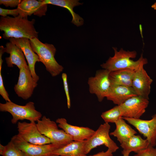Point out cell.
<instances>
[{
  "instance_id": "cell-1",
  "label": "cell",
  "mask_w": 156,
  "mask_h": 156,
  "mask_svg": "<svg viewBox=\"0 0 156 156\" xmlns=\"http://www.w3.org/2000/svg\"><path fill=\"white\" fill-rule=\"evenodd\" d=\"M35 21H29L27 18L18 15L16 17L8 16H1L0 19V30L3 31V38L5 39L10 38H25L30 39L38 38V32L34 27Z\"/></svg>"
},
{
  "instance_id": "cell-2",
  "label": "cell",
  "mask_w": 156,
  "mask_h": 156,
  "mask_svg": "<svg viewBox=\"0 0 156 156\" xmlns=\"http://www.w3.org/2000/svg\"><path fill=\"white\" fill-rule=\"evenodd\" d=\"M113 49L114 52V56L110 57L105 63L101 65L103 69L110 72L125 69L135 71L148 63L147 60L143 57L142 54L137 61L131 59L136 57L137 53L135 51H127L122 48L118 51L116 47H113Z\"/></svg>"
},
{
  "instance_id": "cell-3",
  "label": "cell",
  "mask_w": 156,
  "mask_h": 156,
  "mask_svg": "<svg viewBox=\"0 0 156 156\" xmlns=\"http://www.w3.org/2000/svg\"><path fill=\"white\" fill-rule=\"evenodd\" d=\"M29 41L32 49L38 55L47 70L53 77L59 75L64 68L55 58L56 49L54 46L52 44L42 43L37 38L30 39Z\"/></svg>"
},
{
  "instance_id": "cell-4",
  "label": "cell",
  "mask_w": 156,
  "mask_h": 156,
  "mask_svg": "<svg viewBox=\"0 0 156 156\" xmlns=\"http://www.w3.org/2000/svg\"><path fill=\"white\" fill-rule=\"evenodd\" d=\"M0 111L8 112L11 114V122L13 124L25 119L35 122L40 119L42 116L41 113L36 109L34 103L31 101L25 105H18L11 101L0 103Z\"/></svg>"
},
{
  "instance_id": "cell-5",
  "label": "cell",
  "mask_w": 156,
  "mask_h": 156,
  "mask_svg": "<svg viewBox=\"0 0 156 156\" xmlns=\"http://www.w3.org/2000/svg\"><path fill=\"white\" fill-rule=\"evenodd\" d=\"M40 133L50 139L51 143L64 146L73 141L72 138L62 130L58 129L56 122L45 116L37 121Z\"/></svg>"
},
{
  "instance_id": "cell-6",
  "label": "cell",
  "mask_w": 156,
  "mask_h": 156,
  "mask_svg": "<svg viewBox=\"0 0 156 156\" xmlns=\"http://www.w3.org/2000/svg\"><path fill=\"white\" fill-rule=\"evenodd\" d=\"M111 126L108 123L101 124L94 133L89 138L85 140V151L87 155L93 149L104 145L113 153L115 152L119 147L109 136Z\"/></svg>"
},
{
  "instance_id": "cell-7",
  "label": "cell",
  "mask_w": 156,
  "mask_h": 156,
  "mask_svg": "<svg viewBox=\"0 0 156 156\" xmlns=\"http://www.w3.org/2000/svg\"><path fill=\"white\" fill-rule=\"evenodd\" d=\"M10 141L23 153L24 156H51L54 151L63 146L52 143L33 144L26 142L17 135L13 136Z\"/></svg>"
},
{
  "instance_id": "cell-8",
  "label": "cell",
  "mask_w": 156,
  "mask_h": 156,
  "mask_svg": "<svg viewBox=\"0 0 156 156\" xmlns=\"http://www.w3.org/2000/svg\"><path fill=\"white\" fill-rule=\"evenodd\" d=\"M110 72L106 69L100 70L96 71L94 77L88 78L89 91L96 95L99 102L102 101L106 97L111 87Z\"/></svg>"
},
{
  "instance_id": "cell-9",
  "label": "cell",
  "mask_w": 156,
  "mask_h": 156,
  "mask_svg": "<svg viewBox=\"0 0 156 156\" xmlns=\"http://www.w3.org/2000/svg\"><path fill=\"white\" fill-rule=\"evenodd\" d=\"M17 128V135L27 142L38 145L51 143L50 139L40 133L35 122H19Z\"/></svg>"
},
{
  "instance_id": "cell-10",
  "label": "cell",
  "mask_w": 156,
  "mask_h": 156,
  "mask_svg": "<svg viewBox=\"0 0 156 156\" xmlns=\"http://www.w3.org/2000/svg\"><path fill=\"white\" fill-rule=\"evenodd\" d=\"M38 85L34 79L29 67L23 66L19 69L17 83L14 87L18 96L24 100L29 98Z\"/></svg>"
},
{
  "instance_id": "cell-11",
  "label": "cell",
  "mask_w": 156,
  "mask_h": 156,
  "mask_svg": "<svg viewBox=\"0 0 156 156\" xmlns=\"http://www.w3.org/2000/svg\"><path fill=\"white\" fill-rule=\"evenodd\" d=\"M149 103L148 100L136 96L129 98L119 106L122 117L138 119L145 112Z\"/></svg>"
},
{
  "instance_id": "cell-12",
  "label": "cell",
  "mask_w": 156,
  "mask_h": 156,
  "mask_svg": "<svg viewBox=\"0 0 156 156\" xmlns=\"http://www.w3.org/2000/svg\"><path fill=\"white\" fill-rule=\"evenodd\" d=\"M125 120L133 126L148 141L150 145H156V114L149 120L123 117Z\"/></svg>"
},
{
  "instance_id": "cell-13",
  "label": "cell",
  "mask_w": 156,
  "mask_h": 156,
  "mask_svg": "<svg viewBox=\"0 0 156 156\" xmlns=\"http://www.w3.org/2000/svg\"><path fill=\"white\" fill-rule=\"evenodd\" d=\"M143 67L142 66L135 71L131 87L137 96L149 100L153 80Z\"/></svg>"
},
{
  "instance_id": "cell-14",
  "label": "cell",
  "mask_w": 156,
  "mask_h": 156,
  "mask_svg": "<svg viewBox=\"0 0 156 156\" xmlns=\"http://www.w3.org/2000/svg\"><path fill=\"white\" fill-rule=\"evenodd\" d=\"M9 40L10 42L16 45L23 51L32 76L35 81L37 82L39 77L35 72V65L36 62L40 61L38 55L34 52L31 47L29 39L25 38H11Z\"/></svg>"
},
{
  "instance_id": "cell-15",
  "label": "cell",
  "mask_w": 156,
  "mask_h": 156,
  "mask_svg": "<svg viewBox=\"0 0 156 156\" xmlns=\"http://www.w3.org/2000/svg\"><path fill=\"white\" fill-rule=\"evenodd\" d=\"M56 122L58 126L70 135L73 141H82L87 140L94 133L95 131L88 127H78L68 123L64 118L57 119Z\"/></svg>"
},
{
  "instance_id": "cell-16",
  "label": "cell",
  "mask_w": 156,
  "mask_h": 156,
  "mask_svg": "<svg viewBox=\"0 0 156 156\" xmlns=\"http://www.w3.org/2000/svg\"><path fill=\"white\" fill-rule=\"evenodd\" d=\"M20 16L27 18L32 14L39 17L45 15L47 4L41 0H23L17 6Z\"/></svg>"
},
{
  "instance_id": "cell-17",
  "label": "cell",
  "mask_w": 156,
  "mask_h": 156,
  "mask_svg": "<svg viewBox=\"0 0 156 156\" xmlns=\"http://www.w3.org/2000/svg\"><path fill=\"white\" fill-rule=\"evenodd\" d=\"M137 96L131 87L111 85L106 96L107 99L119 105L129 98Z\"/></svg>"
},
{
  "instance_id": "cell-18",
  "label": "cell",
  "mask_w": 156,
  "mask_h": 156,
  "mask_svg": "<svg viewBox=\"0 0 156 156\" xmlns=\"http://www.w3.org/2000/svg\"><path fill=\"white\" fill-rule=\"evenodd\" d=\"M5 48V52L10 54V56L5 58L8 67H12L15 65L19 69L23 66L29 67L23 51L18 47L10 42L6 43Z\"/></svg>"
},
{
  "instance_id": "cell-19",
  "label": "cell",
  "mask_w": 156,
  "mask_h": 156,
  "mask_svg": "<svg viewBox=\"0 0 156 156\" xmlns=\"http://www.w3.org/2000/svg\"><path fill=\"white\" fill-rule=\"evenodd\" d=\"M85 141H72L54 151L51 156H87L85 151Z\"/></svg>"
},
{
  "instance_id": "cell-20",
  "label": "cell",
  "mask_w": 156,
  "mask_h": 156,
  "mask_svg": "<svg viewBox=\"0 0 156 156\" xmlns=\"http://www.w3.org/2000/svg\"><path fill=\"white\" fill-rule=\"evenodd\" d=\"M46 4H52L67 9L72 16L71 23L77 27L82 25L84 23L83 19L79 15L75 13L73 10L76 6L83 4L77 0H42Z\"/></svg>"
},
{
  "instance_id": "cell-21",
  "label": "cell",
  "mask_w": 156,
  "mask_h": 156,
  "mask_svg": "<svg viewBox=\"0 0 156 156\" xmlns=\"http://www.w3.org/2000/svg\"><path fill=\"white\" fill-rule=\"evenodd\" d=\"M135 70L125 69L110 72L109 78L111 85L131 87Z\"/></svg>"
},
{
  "instance_id": "cell-22",
  "label": "cell",
  "mask_w": 156,
  "mask_h": 156,
  "mask_svg": "<svg viewBox=\"0 0 156 156\" xmlns=\"http://www.w3.org/2000/svg\"><path fill=\"white\" fill-rule=\"evenodd\" d=\"M115 123L116 129L109 135L116 137L120 144L137 133L135 130L126 122L122 117Z\"/></svg>"
},
{
  "instance_id": "cell-23",
  "label": "cell",
  "mask_w": 156,
  "mask_h": 156,
  "mask_svg": "<svg viewBox=\"0 0 156 156\" xmlns=\"http://www.w3.org/2000/svg\"><path fill=\"white\" fill-rule=\"evenodd\" d=\"M150 145L147 139H143L140 135H134L120 144L123 150L130 152H138L147 148Z\"/></svg>"
},
{
  "instance_id": "cell-24",
  "label": "cell",
  "mask_w": 156,
  "mask_h": 156,
  "mask_svg": "<svg viewBox=\"0 0 156 156\" xmlns=\"http://www.w3.org/2000/svg\"><path fill=\"white\" fill-rule=\"evenodd\" d=\"M101 117L105 123H115L122 117V115L119 106L117 105L102 113Z\"/></svg>"
},
{
  "instance_id": "cell-25",
  "label": "cell",
  "mask_w": 156,
  "mask_h": 156,
  "mask_svg": "<svg viewBox=\"0 0 156 156\" xmlns=\"http://www.w3.org/2000/svg\"><path fill=\"white\" fill-rule=\"evenodd\" d=\"M0 154L2 156H24L23 153L11 141L6 145L0 144Z\"/></svg>"
},
{
  "instance_id": "cell-26",
  "label": "cell",
  "mask_w": 156,
  "mask_h": 156,
  "mask_svg": "<svg viewBox=\"0 0 156 156\" xmlns=\"http://www.w3.org/2000/svg\"><path fill=\"white\" fill-rule=\"evenodd\" d=\"M62 77L66 98L67 107L68 109H70L71 106V103L68 86L67 82V76L66 74L65 73H63L62 74Z\"/></svg>"
},
{
  "instance_id": "cell-27",
  "label": "cell",
  "mask_w": 156,
  "mask_h": 156,
  "mask_svg": "<svg viewBox=\"0 0 156 156\" xmlns=\"http://www.w3.org/2000/svg\"><path fill=\"white\" fill-rule=\"evenodd\" d=\"M149 145L146 149L141 151L133 156H156V148Z\"/></svg>"
},
{
  "instance_id": "cell-28",
  "label": "cell",
  "mask_w": 156,
  "mask_h": 156,
  "mask_svg": "<svg viewBox=\"0 0 156 156\" xmlns=\"http://www.w3.org/2000/svg\"><path fill=\"white\" fill-rule=\"evenodd\" d=\"M2 66H0V94L6 101H11L9 94L6 90L1 74Z\"/></svg>"
},
{
  "instance_id": "cell-29",
  "label": "cell",
  "mask_w": 156,
  "mask_h": 156,
  "mask_svg": "<svg viewBox=\"0 0 156 156\" xmlns=\"http://www.w3.org/2000/svg\"><path fill=\"white\" fill-rule=\"evenodd\" d=\"M19 15L17 8L14 9H7L0 8V15L3 17H6L8 15H11L16 17Z\"/></svg>"
},
{
  "instance_id": "cell-30",
  "label": "cell",
  "mask_w": 156,
  "mask_h": 156,
  "mask_svg": "<svg viewBox=\"0 0 156 156\" xmlns=\"http://www.w3.org/2000/svg\"><path fill=\"white\" fill-rule=\"evenodd\" d=\"M21 1V0H0V4H3L6 7H15L18 5Z\"/></svg>"
},
{
  "instance_id": "cell-31",
  "label": "cell",
  "mask_w": 156,
  "mask_h": 156,
  "mask_svg": "<svg viewBox=\"0 0 156 156\" xmlns=\"http://www.w3.org/2000/svg\"><path fill=\"white\" fill-rule=\"evenodd\" d=\"M113 153L110 150L108 149L106 151H102L93 155L89 156H112Z\"/></svg>"
},
{
  "instance_id": "cell-32",
  "label": "cell",
  "mask_w": 156,
  "mask_h": 156,
  "mask_svg": "<svg viewBox=\"0 0 156 156\" xmlns=\"http://www.w3.org/2000/svg\"><path fill=\"white\" fill-rule=\"evenodd\" d=\"M131 152L129 151L123 150L122 151V153L123 156H129V155Z\"/></svg>"
},
{
  "instance_id": "cell-33",
  "label": "cell",
  "mask_w": 156,
  "mask_h": 156,
  "mask_svg": "<svg viewBox=\"0 0 156 156\" xmlns=\"http://www.w3.org/2000/svg\"><path fill=\"white\" fill-rule=\"evenodd\" d=\"M151 7L154 10H156V2L155 3L152 5Z\"/></svg>"
},
{
  "instance_id": "cell-34",
  "label": "cell",
  "mask_w": 156,
  "mask_h": 156,
  "mask_svg": "<svg viewBox=\"0 0 156 156\" xmlns=\"http://www.w3.org/2000/svg\"><path fill=\"white\" fill-rule=\"evenodd\" d=\"M53 156H59L56 155H53Z\"/></svg>"
}]
</instances>
